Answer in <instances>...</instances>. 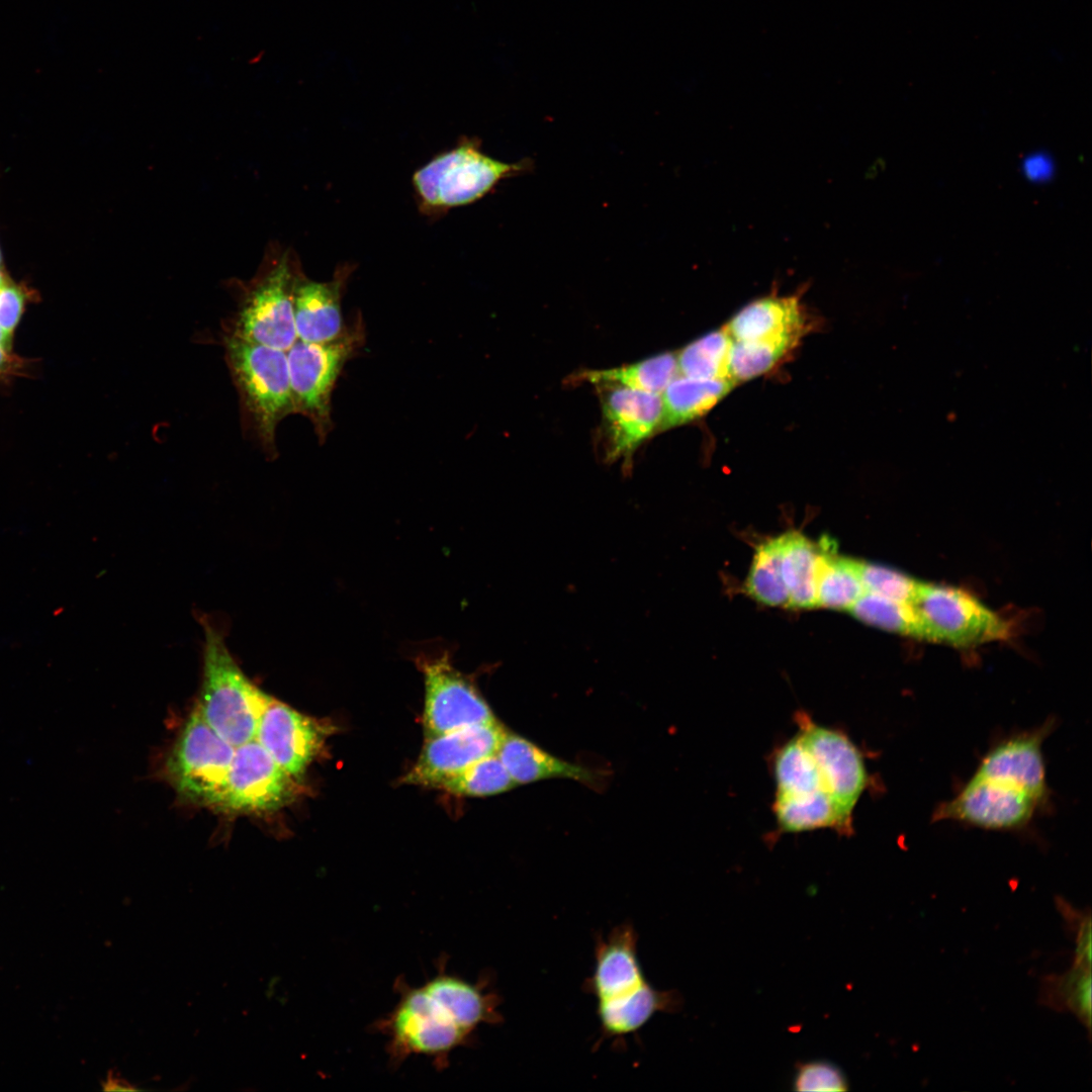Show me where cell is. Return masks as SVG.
I'll return each instance as SVG.
<instances>
[{"label": "cell", "instance_id": "obj_26", "mask_svg": "<svg viewBox=\"0 0 1092 1092\" xmlns=\"http://www.w3.org/2000/svg\"><path fill=\"white\" fill-rule=\"evenodd\" d=\"M803 336L792 332L767 338L733 342L729 375L734 381H745L770 370L791 351Z\"/></svg>", "mask_w": 1092, "mask_h": 1092}, {"label": "cell", "instance_id": "obj_13", "mask_svg": "<svg viewBox=\"0 0 1092 1092\" xmlns=\"http://www.w3.org/2000/svg\"><path fill=\"white\" fill-rule=\"evenodd\" d=\"M795 720L797 734L814 756L828 793L852 823L853 810L870 779L862 754L845 734L816 724L806 713L798 712Z\"/></svg>", "mask_w": 1092, "mask_h": 1092}, {"label": "cell", "instance_id": "obj_23", "mask_svg": "<svg viewBox=\"0 0 1092 1092\" xmlns=\"http://www.w3.org/2000/svg\"><path fill=\"white\" fill-rule=\"evenodd\" d=\"M821 542L817 607L848 611L864 592L860 560L837 555L835 543L827 536H823Z\"/></svg>", "mask_w": 1092, "mask_h": 1092}, {"label": "cell", "instance_id": "obj_16", "mask_svg": "<svg viewBox=\"0 0 1092 1092\" xmlns=\"http://www.w3.org/2000/svg\"><path fill=\"white\" fill-rule=\"evenodd\" d=\"M328 727L272 698L255 739L291 777L298 780L322 750Z\"/></svg>", "mask_w": 1092, "mask_h": 1092}, {"label": "cell", "instance_id": "obj_6", "mask_svg": "<svg viewBox=\"0 0 1092 1092\" xmlns=\"http://www.w3.org/2000/svg\"><path fill=\"white\" fill-rule=\"evenodd\" d=\"M909 604L917 617L921 640L965 648L1011 636L1008 621L954 586L918 581Z\"/></svg>", "mask_w": 1092, "mask_h": 1092}, {"label": "cell", "instance_id": "obj_30", "mask_svg": "<svg viewBox=\"0 0 1092 1092\" xmlns=\"http://www.w3.org/2000/svg\"><path fill=\"white\" fill-rule=\"evenodd\" d=\"M1090 969L1075 964L1074 968L1058 979H1051L1044 996L1053 1005H1061L1074 1012L1090 1029L1091 1025V975Z\"/></svg>", "mask_w": 1092, "mask_h": 1092}, {"label": "cell", "instance_id": "obj_28", "mask_svg": "<svg viewBox=\"0 0 1092 1092\" xmlns=\"http://www.w3.org/2000/svg\"><path fill=\"white\" fill-rule=\"evenodd\" d=\"M848 612L868 625L921 640L919 623L909 603L863 592Z\"/></svg>", "mask_w": 1092, "mask_h": 1092}, {"label": "cell", "instance_id": "obj_12", "mask_svg": "<svg viewBox=\"0 0 1092 1092\" xmlns=\"http://www.w3.org/2000/svg\"><path fill=\"white\" fill-rule=\"evenodd\" d=\"M419 663L425 679L427 738L496 721L475 686L453 667L447 655L421 658Z\"/></svg>", "mask_w": 1092, "mask_h": 1092}, {"label": "cell", "instance_id": "obj_8", "mask_svg": "<svg viewBox=\"0 0 1092 1092\" xmlns=\"http://www.w3.org/2000/svg\"><path fill=\"white\" fill-rule=\"evenodd\" d=\"M358 342V331H344L324 343L297 340L286 351L294 412L307 417L320 437L331 429L332 392Z\"/></svg>", "mask_w": 1092, "mask_h": 1092}, {"label": "cell", "instance_id": "obj_9", "mask_svg": "<svg viewBox=\"0 0 1092 1092\" xmlns=\"http://www.w3.org/2000/svg\"><path fill=\"white\" fill-rule=\"evenodd\" d=\"M296 781L254 738L235 748L213 808L240 814L275 811L295 798Z\"/></svg>", "mask_w": 1092, "mask_h": 1092}, {"label": "cell", "instance_id": "obj_7", "mask_svg": "<svg viewBox=\"0 0 1092 1092\" xmlns=\"http://www.w3.org/2000/svg\"><path fill=\"white\" fill-rule=\"evenodd\" d=\"M235 748L194 708L166 760L169 782L185 799L214 807Z\"/></svg>", "mask_w": 1092, "mask_h": 1092}, {"label": "cell", "instance_id": "obj_21", "mask_svg": "<svg viewBox=\"0 0 1092 1092\" xmlns=\"http://www.w3.org/2000/svg\"><path fill=\"white\" fill-rule=\"evenodd\" d=\"M782 573L788 590V607H817V581L822 553L821 540L813 542L798 531L782 534Z\"/></svg>", "mask_w": 1092, "mask_h": 1092}, {"label": "cell", "instance_id": "obj_19", "mask_svg": "<svg viewBox=\"0 0 1092 1092\" xmlns=\"http://www.w3.org/2000/svg\"><path fill=\"white\" fill-rule=\"evenodd\" d=\"M496 754L516 785L560 778L589 784L596 779L590 770L560 759L508 731Z\"/></svg>", "mask_w": 1092, "mask_h": 1092}, {"label": "cell", "instance_id": "obj_32", "mask_svg": "<svg viewBox=\"0 0 1092 1092\" xmlns=\"http://www.w3.org/2000/svg\"><path fill=\"white\" fill-rule=\"evenodd\" d=\"M795 1091L840 1092L848 1090V1081L835 1064L815 1060L799 1063L793 1080Z\"/></svg>", "mask_w": 1092, "mask_h": 1092}, {"label": "cell", "instance_id": "obj_35", "mask_svg": "<svg viewBox=\"0 0 1092 1092\" xmlns=\"http://www.w3.org/2000/svg\"><path fill=\"white\" fill-rule=\"evenodd\" d=\"M24 366V359L14 355L11 347L0 344V377L16 375Z\"/></svg>", "mask_w": 1092, "mask_h": 1092}, {"label": "cell", "instance_id": "obj_17", "mask_svg": "<svg viewBox=\"0 0 1092 1092\" xmlns=\"http://www.w3.org/2000/svg\"><path fill=\"white\" fill-rule=\"evenodd\" d=\"M352 270L349 264L342 265L326 282L296 277L293 313L297 340L324 343L342 335L341 296Z\"/></svg>", "mask_w": 1092, "mask_h": 1092}, {"label": "cell", "instance_id": "obj_5", "mask_svg": "<svg viewBox=\"0 0 1092 1092\" xmlns=\"http://www.w3.org/2000/svg\"><path fill=\"white\" fill-rule=\"evenodd\" d=\"M531 162L506 163L480 151L474 141H465L436 156L413 176L422 207L446 210L472 203L502 180L529 170Z\"/></svg>", "mask_w": 1092, "mask_h": 1092}, {"label": "cell", "instance_id": "obj_20", "mask_svg": "<svg viewBox=\"0 0 1092 1092\" xmlns=\"http://www.w3.org/2000/svg\"><path fill=\"white\" fill-rule=\"evenodd\" d=\"M735 384L731 378L698 379L677 375L661 392L662 417L658 433L704 416Z\"/></svg>", "mask_w": 1092, "mask_h": 1092}, {"label": "cell", "instance_id": "obj_4", "mask_svg": "<svg viewBox=\"0 0 1092 1092\" xmlns=\"http://www.w3.org/2000/svg\"><path fill=\"white\" fill-rule=\"evenodd\" d=\"M226 361L246 421L266 449H274L279 422L294 412L285 351L232 335Z\"/></svg>", "mask_w": 1092, "mask_h": 1092}, {"label": "cell", "instance_id": "obj_31", "mask_svg": "<svg viewBox=\"0 0 1092 1092\" xmlns=\"http://www.w3.org/2000/svg\"><path fill=\"white\" fill-rule=\"evenodd\" d=\"M859 572L864 592L903 603L911 601L919 581L897 569L863 560L859 561Z\"/></svg>", "mask_w": 1092, "mask_h": 1092}, {"label": "cell", "instance_id": "obj_18", "mask_svg": "<svg viewBox=\"0 0 1092 1092\" xmlns=\"http://www.w3.org/2000/svg\"><path fill=\"white\" fill-rule=\"evenodd\" d=\"M806 315L798 295H770L751 301L724 327L733 342L751 341L784 333H805Z\"/></svg>", "mask_w": 1092, "mask_h": 1092}, {"label": "cell", "instance_id": "obj_22", "mask_svg": "<svg viewBox=\"0 0 1092 1092\" xmlns=\"http://www.w3.org/2000/svg\"><path fill=\"white\" fill-rule=\"evenodd\" d=\"M677 375L676 353L664 352L619 367L583 370L571 375L568 381L573 384L615 385L661 394Z\"/></svg>", "mask_w": 1092, "mask_h": 1092}, {"label": "cell", "instance_id": "obj_37", "mask_svg": "<svg viewBox=\"0 0 1092 1092\" xmlns=\"http://www.w3.org/2000/svg\"><path fill=\"white\" fill-rule=\"evenodd\" d=\"M10 280H11V279H10V278H9V276L7 275L6 271L4 270V267H3V268H0V289H1V288H2V287H3L4 285H5V284H7V283H8V282H9Z\"/></svg>", "mask_w": 1092, "mask_h": 1092}, {"label": "cell", "instance_id": "obj_24", "mask_svg": "<svg viewBox=\"0 0 1092 1092\" xmlns=\"http://www.w3.org/2000/svg\"><path fill=\"white\" fill-rule=\"evenodd\" d=\"M774 771L776 797L830 796L814 756L798 734L777 751Z\"/></svg>", "mask_w": 1092, "mask_h": 1092}, {"label": "cell", "instance_id": "obj_15", "mask_svg": "<svg viewBox=\"0 0 1092 1092\" xmlns=\"http://www.w3.org/2000/svg\"><path fill=\"white\" fill-rule=\"evenodd\" d=\"M638 939L630 922L596 937L594 970L582 987L597 1005L628 1000L650 984L638 957Z\"/></svg>", "mask_w": 1092, "mask_h": 1092}, {"label": "cell", "instance_id": "obj_34", "mask_svg": "<svg viewBox=\"0 0 1092 1092\" xmlns=\"http://www.w3.org/2000/svg\"><path fill=\"white\" fill-rule=\"evenodd\" d=\"M1022 172L1030 181L1045 182L1054 175V162L1048 154L1038 152L1029 154L1022 161Z\"/></svg>", "mask_w": 1092, "mask_h": 1092}, {"label": "cell", "instance_id": "obj_11", "mask_svg": "<svg viewBox=\"0 0 1092 1092\" xmlns=\"http://www.w3.org/2000/svg\"><path fill=\"white\" fill-rule=\"evenodd\" d=\"M286 258L249 292L230 335L287 351L297 341L293 313L295 280Z\"/></svg>", "mask_w": 1092, "mask_h": 1092}, {"label": "cell", "instance_id": "obj_2", "mask_svg": "<svg viewBox=\"0 0 1092 1092\" xmlns=\"http://www.w3.org/2000/svg\"><path fill=\"white\" fill-rule=\"evenodd\" d=\"M202 684L196 709L204 721L234 747L255 738L272 697L245 674L221 634L203 621Z\"/></svg>", "mask_w": 1092, "mask_h": 1092}, {"label": "cell", "instance_id": "obj_3", "mask_svg": "<svg viewBox=\"0 0 1092 1092\" xmlns=\"http://www.w3.org/2000/svg\"><path fill=\"white\" fill-rule=\"evenodd\" d=\"M396 989L397 1003L375 1025L388 1038L387 1053L392 1065L422 1055L432 1058L442 1068L454 1050L470 1043L474 1034L424 985L411 987L398 980Z\"/></svg>", "mask_w": 1092, "mask_h": 1092}, {"label": "cell", "instance_id": "obj_1", "mask_svg": "<svg viewBox=\"0 0 1092 1092\" xmlns=\"http://www.w3.org/2000/svg\"><path fill=\"white\" fill-rule=\"evenodd\" d=\"M1053 728L1054 720H1048L994 745L960 792L935 808L932 822L990 830L1026 826L1049 802L1042 743Z\"/></svg>", "mask_w": 1092, "mask_h": 1092}, {"label": "cell", "instance_id": "obj_33", "mask_svg": "<svg viewBox=\"0 0 1092 1092\" xmlns=\"http://www.w3.org/2000/svg\"><path fill=\"white\" fill-rule=\"evenodd\" d=\"M32 299V291L25 285L10 280L0 289V328L13 335L24 313L26 304Z\"/></svg>", "mask_w": 1092, "mask_h": 1092}, {"label": "cell", "instance_id": "obj_10", "mask_svg": "<svg viewBox=\"0 0 1092 1092\" xmlns=\"http://www.w3.org/2000/svg\"><path fill=\"white\" fill-rule=\"evenodd\" d=\"M601 404L599 447L606 462L623 460L626 466L637 449L658 433L662 417L659 393L595 385Z\"/></svg>", "mask_w": 1092, "mask_h": 1092}, {"label": "cell", "instance_id": "obj_14", "mask_svg": "<svg viewBox=\"0 0 1092 1092\" xmlns=\"http://www.w3.org/2000/svg\"><path fill=\"white\" fill-rule=\"evenodd\" d=\"M506 732L493 721L428 737L403 783L439 788L472 763L495 754Z\"/></svg>", "mask_w": 1092, "mask_h": 1092}, {"label": "cell", "instance_id": "obj_27", "mask_svg": "<svg viewBox=\"0 0 1092 1092\" xmlns=\"http://www.w3.org/2000/svg\"><path fill=\"white\" fill-rule=\"evenodd\" d=\"M733 340L724 330L706 334L676 353L679 375L698 379L730 378Z\"/></svg>", "mask_w": 1092, "mask_h": 1092}, {"label": "cell", "instance_id": "obj_38", "mask_svg": "<svg viewBox=\"0 0 1092 1092\" xmlns=\"http://www.w3.org/2000/svg\"><path fill=\"white\" fill-rule=\"evenodd\" d=\"M3 267H4V265H3V256H2V252H1V248H0V268H3Z\"/></svg>", "mask_w": 1092, "mask_h": 1092}, {"label": "cell", "instance_id": "obj_36", "mask_svg": "<svg viewBox=\"0 0 1092 1092\" xmlns=\"http://www.w3.org/2000/svg\"><path fill=\"white\" fill-rule=\"evenodd\" d=\"M104 1089L134 1091L138 1088L122 1078L109 1076L108 1080L105 1082Z\"/></svg>", "mask_w": 1092, "mask_h": 1092}, {"label": "cell", "instance_id": "obj_29", "mask_svg": "<svg viewBox=\"0 0 1092 1092\" xmlns=\"http://www.w3.org/2000/svg\"><path fill=\"white\" fill-rule=\"evenodd\" d=\"M515 786L495 753L472 763L443 782L438 789L455 795L482 797L507 792Z\"/></svg>", "mask_w": 1092, "mask_h": 1092}, {"label": "cell", "instance_id": "obj_25", "mask_svg": "<svg viewBox=\"0 0 1092 1092\" xmlns=\"http://www.w3.org/2000/svg\"><path fill=\"white\" fill-rule=\"evenodd\" d=\"M783 535L760 543L754 551L744 582L745 593L769 607H788L789 596L782 573Z\"/></svg>", "mask_w": 1092, "mask_h": 1092}]
</instances>
